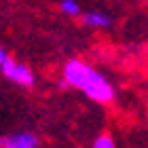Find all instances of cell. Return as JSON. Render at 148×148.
Wrapping results in <instances>:
<instances>
[{
  "mask_svg": "<svg viewBox=\"0 0 148 148\" xmlns=\"http://www.w3.org/2000/svg\"><path fill=\"white\" fill-rule=\"evenodd\" d=\"M72 87L95 104H110L114 99V87L99 70L83 59H68L62 68V87Z\"/></svg>",
  "mask_w": 148,
  "mask_h": 148,
  "instance_id": "1",
  "label": "cell"
},
{
  "mask_svg": "<svg viewBox=\"0 0 148 148\" xmlns=\"http://www.w3.org/2000/svg\"><path fill=\"white\" fill-rule=\"evenodd\" d=\"M0 72H2V76L6 80H11V83H15V85H21V87H32L36 83L34 72H32L25 64L15 62L13 57H6L4 62L0 64Z\"/></svg>",
  "mask_w": 148,
  "mask_h": 148,
  "instance_id": "2",
  "label": "cell"
},
{
  "mask_svg": "<svg viewBox=\"0 0 148 148\" xmlns=\"http://www.w3.org/2000/svg\"><path fill=\"white\" fill-rule=\"evenodd\" d=\"M38 138L30 131H17L0 138V148H38Z\"/></svg>",
  "mask_w": 148,
  "mask_h": 148,
  "instance_id": "3",
  "label": "cell"
},
{
  "mask_svg": "<svg viewBox=\"0 0 148 148\" xmlns=\"http://www.w3.org/2000/svg\"><path fill=\"white\" fill-rule=\"evenodd\" d=\"M80 21L89 30H108L112 25V17L104 11H85L80 13Z\"/></svg>",
  "mask_w": 148,
  "mask_h": 148,
  "instance_id": "4",
  "label": "cell"
},
{
  "mask_svg": "<svg viewBox=\"0 0 148 148\" xmlns=\"http://www.w3.org/2000/svg\"><path fill=\"white\" fill-rule=\"evenodd\" d=\"M59 11H62L66 17H80V13H83L78 0H62V2H59Z\"/></svg>",
  "mask_w": 148,
  "mask_h": 148,
  "instance_id": "5",
  "label": "cell"
},
{
  "mask_svg": "<svg viewBox=\"0 0 148 148\" xmlns=\"http://www.w3.org/2000/svg\"><path fill=\"white\" fill-rule=\"evenodd\" d=\"M114 146H116V142L108 133H102V136H97L93 140V148H114Z\"/></svg>",
  "mask_w": 148,
  "mask_h": 148,
  "instance_id": "6",
  "label": "cell"
},
{
  "mask_svg": "<svg viewBox=\"0 0 148 148\" xmlns=\"http://www.w3.org/2000/svg\"><path fill=\"white\" fill-rule=\"evenodd\" d=\"M6 57H9V55H6V51H4V47H2V45H0V64H2V62H4V59H6Z\"/></svg>",
  "mask_w": 148,
  "mask_h": 148,
  "instance_id": "7",
  "label": "cell"
}]
</instances>
